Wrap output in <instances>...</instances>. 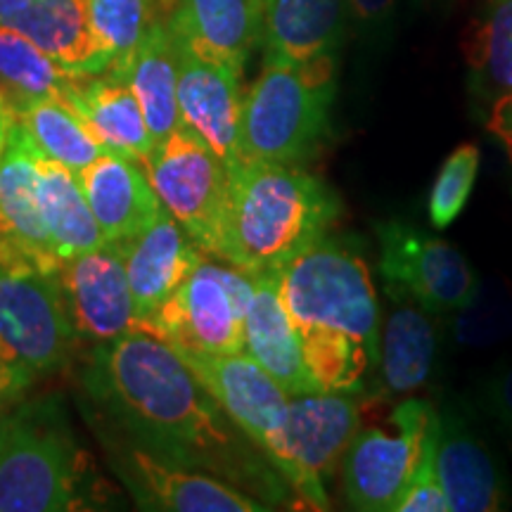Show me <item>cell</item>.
Returning <instances> with one entry per match:
<instances>
[{
	"label": "cell",
	"mask_w": 512,
	"mask_h": 512,
	"mask_svg": "<svg viewBox=\"0 0 512 512\" xmlns=\"http://www.w3.org/2000/svg\"><path fill=\"white\" fill-rule=\"evenodd\" d=\"M380 335V384L389 396H408L427 387L439 356L437 316L411 299H394Z\"/></svg>",
	"instance_id": "d4e9b609"
},
{
	"label": "cell",
	"mask_w": 512,
	"mask_h": 512,
	"mask_svg": "<svg viewBox=\"0 0 512 512\" xmlns=\"http://www.w3.org/2000/svg\"><path fill=\"white\" fill-rule=\"evenodd\" d=\"M93 27L112 55V74H121L150 24L159 17L152 0H88Z\"/></svg>",
	"instance_id": "1f68e13d"
},
{
	"label": "cell",
	"mask_w": 512,
	"mask_h": 512,
	"mask_svg": "<svg viewBox=\"0 0 512 512\" xmlns=\"http://www.w3.org/2000/svg\"><path fill=\"white\" fill-rule=\"evenodd\" d=\"M280 297L297 328L318 392H366L380 366V306L361 252L320 235L278 271Z\"/></svg>",
	"instance_id": "7a4b0ae2"
},
{
	"label": "cell",
	"mask_w": 512,
	"mask_h": 512,
	"mask_svg": "<svg viewBox=\"0 0 512 512\" xmlns=\"http://www.w3.org/2000/svg\"><path fill=\"white\" fill-rule=\"evenodd\" d=\"M162 207L204 254H216L228 200V164L200 136L178 126L143 162Z\"/></svg>",
	"instance_id": "ba28073f"
},
{
	"label": "cell",
	"mask_w": 512,
	"mask_h": 512,
	"mask_svg": "<svg viewBox=\"0 0 512 512\" xmlns=\"http://www.w3.org/2000/svg\"><path fill=\"white\" fill-rule=\"evenodd\" d=\"M22 392L24 387L19 384L17 377L0 363V411H3V406H8L10 401H15Z\"/></svg>",
	"instance_id": "74e56055"
},
{
	"label": "cell",
	"mask_w": 512,
	"mask_h": 512,
	"mask_svg": "<svg viewBox=\"0 0 512 512\" xmlns=\"http://www.w3.org/2000/svg\"><path fill=\"white\" fill-rule=\"evenodd\" d=\"M465 57L477 93L494 102L512 93V0H486L465 36Z\"/></svg>",
	"instance_id": "f546056e"
},
{
	"label": "cell",
	"mask_w": 512,
	"mask_h": 512,
	"mask_svg": "<svg viewBox=\"0 0 512 512\" xmlns=\"http://www.w3.org/2000/svg\"><path fill=\"white\" fill-rule=\"evenodd\" d=\"M451 318V332L460 347H494L512 335V292L501 280L479 278L477 292Z\"/></svg>",
	"instance_id": "4dcf8cb0"
},
{
	"label": "cell",
	"mask_w": 512,
	"mask_h": 512,
	"mask_svg": "<svg viewBox=\"0 0 512 512\" xmlns=\"http://www.w3.org/2000/svg\"><path fill=\"white\" fill-rule=\"evenodd\" d=\"M86 503V456L57 399L0 418V512H67Z\"/></svg>",
	"instance_id": "5b68a950"
},
{
	"label": "cell",
	"mask_w": 512,
	"mask_h": 512,
	"mask_svg": "<svg viewBox=\"0 0 512 512\" xmlns=\"http://www.w3.org/2000/svg\"><path fill=\"white\" fill-rule=\"evenodd\" d=\"M437 475L448 512H496L510 505L501 467L463 415L439 411Z\"/></svg>",
	"instance_id": "ac0fdd59"
},
{
	"label": "cell",
	"mask_w": 512,
	"mask_h": 512,
	"mask_svg": "<svg viewBox=\"0 0 512 512\" xmlns=\"http://www.w3.org/2000/svg\"><path fill=\"white\" fill-rule=\"evenodd\" d=\"M62 102L86 121L107 150L143 162L155 147L140 102L124 76L112 72L76 76Z\"/></svg>",
	"instance_id": "603a6c76"
},
{
	"label": "cell",
	"mask_w": 512,
	"mask_h": 512,
	"mask_svg": "<svg viewBox=\"0 0 512 512\" xmlns=\"http://www.w3.org/2000/svg\"><path fill=\"white\" fill-rule=\"evenodd\" d=\"M342 204L330 185L297 164L228 166L216 259L247 275L278 273L337 221Z\"/></svg>",
	"instance_id": "3957f363"
},
{
	"label": "cell",
	"mask_w": 512,
	"mask_h": 512,
	"mask_svg": "<svg viewBox=\"0 0 512 512\" xmlns=\"http://www.w3.org/2000/svg\"><path fill=\"white\" fill-rule=\"evenodd\" d=\"M74 337L57 273L0 249V363L27 389L62 366Z\"/></svg>",
	"instance_id": "8992f818"
},
{
	"label": "cell",
	"mask_w": 512,
	"mask_h": 512,
	"mask_svg": "<svg viewBox=\"0 0 512 512\" xmlns=\"http://www.w3.org/2000/svg\"><path fill=\"white\" fill-rule=\"evenodd\" d=\"M482 406L512 448V361L498 366L484 382Z\"/></svg>",
	"instance_id": "e575fe53"
},
{
	"label": "cell",
	"mask_w": 512,
	"mask_h": 512,
	"mask_svg": "<svg viewBox=\"0 0 512 512\" xmlns=\"http://www.w3.org/2000/svg\"><path fill=\"white\" fill-rule=\"evenodd\" d=\"M119 247L136 304L138 328L150 323V318L178 290L192 268L207 256L164 207L152 223L119 242Z\"/></svg>",
	"instance_id": "2e32d148"
},
{
	"label": "cell",
	"mask_w": 512,
	"mask_h": 512,
	"mask_svg": "<svg viewBox=\"0 0 512 512\" xmlns=\"http://www.w3.org/2000/svg\"><path fill=\"white\" fill-rule=\"evenodd\" d=\"M57 278L79 337L107 344L138 328L119 242L62 261Z\"/></svg>",
	"instance_id": "5bb4252c"
},
{
	"label": "cell",
	"mask_w": 512,
	"mask_h": 512,
	"mask_svg": "<svg viewBox=\"0 0 512 512\" xmlns=\"http://www.w3.org/2000/svg\"><path fill=\"white\" fill-rule=\"evenodd\" d=\"M491 131L503 140L505 150L512 157V93L503 95L494 102V112H491Z\"/></svg>",
	"instance_id": "8d00e7d4"
},
{
	"label": "cell",
	"mask_w": 512,
	"mask_h": 512,
	"mask_svg": "<svg viewBox=\"0 0 512 512\" xmlns=\"http://www.w3.org/2000/svg\"><path fill=\"white\" fill-rule=\"evenodd\" d=\"M361 394L306 392L290 396L283 479L313 510H328V482L358 430Z\"/></svg>",
	"instance_id": "7c38bea8"
},
{
	"label": "cell",
	"mask_w": 512,
	"mask_h": 512,
	"mask_svg": "<svg viewBox=\"0 0 512 512\" xmlns=\"http://www.w3.org/2000/svg\"><path fill=\"white\" fill-rule=\"evenodd\" d=\"M335 55L287 60L266 55L264 69L242 98L240 159L302 164L330 133Z\"/></svg>",
	"instance_id": "277c9868"
},
{
	"label": "cell",
	"mask_w": 512,
	"mask_h": 512,
	"mask_svg": "<svg viewBox=\"0 0 512 512\" xmlns=\"http://www.w3.org/2000/svg\"><path fill=\"white\" fill-rule=\"evenodd\" d=\"M166 22L195 53L242 74L261 43V0H171Z\"/></svg>",
	"instance_id": "44dd1931"
},
{
	"label": "cell",
	"mask_w": 512,
	"mask_h": 512,
	"mask_svg": "<svg viewBox=\"0 0 512 512\" xmlns=\"http://www.w3.org/2000/svg\"><path fill=\"white\" fill-rule=\"evenodd\" d=\"M176 50L181 126L200 136L228 166L238 164L245 98L240 91L242 74L195 53L181 38H176Z\"/></svg>",
	"instance_id": "9a60e30c"
},
{
	"label": "cell",
	"mask_w": 512,
	"mask_h": 512,
	"mask_svg": "<svg viewBox=\"0 0 512 512\" xmlns=\"http://www.w3.org/2000/svg\"><path fill=\"white\" fill-rule=\"evenodd\" d=\"M43 152L19 121L10 128L0 157V249L57 273L62 261L50 249L36 202V176Z\"/></svg>",
	"instance_id": "e0dca14e"
},
{
	"label": "cell",
	"mask_w": 512,
	"mask_h": 512,
	"mask_svg": "<svg viewBox=\"0 0 512 512\" xmlns=\"http://www.w3.org/2000/svg\"><path fill=\"white\" fill-rule=\"evenodd\" d=\"M17 121L27 128L43 155L67 166L74 174L95 162L102 152H107V147L93 136L86 121L67 102L57 98L27 102L22 110H17Z\"/></svg>",
	"instance_id": "f1b7e54d"
},
{
	"label": "cell",
	"mask_w": 512,
	"mask_h": 512,
	"mask_svg": "<svg viewBox=\"0 0 512 512\" xmlns=\"http://www.w3.org/2000/svg\"><path fill=\"white\" fill-rule=\"evenodd\" d=\"M394 3L396 0H347L351 15L368 29H382L392 17Z\"/></svg>",
	"instance_id": "d590c367"
},
{
	"label": "cell",
	"mask_w": 512,
	"mask_h": 512,
	"mask_svg": "<svg viewBox=\"0 0 512 512\" xmlns=\"http://www.w3.org/2000/svg\"><path fill=\"white\" fill-rule=\"evenodd\" d=\"M107 463L140 510L159 512H264L271 505L226 479L169 463L95 420Z\"/></svg>",
	"instance_id": "9c48e42d"
},
{
	"label": "cell",
	"mask_w": 512,
	"mask_h": 512,
	"mask_svg": "<svg viewBox=\"0 0 512 512\" xmlns=\"http://www.w3.org/2000/svg\"><path fill=\"white\" fill-rule=\"evenodd\" d=\"M76 178L107 242L128 240L162 211V202L138 159L107 150Z\"/></svg>",
	"instance_id": "ffe728a7"
},
{
	"label": "cell",
	"mask_w": 512,
	"mask_h": 512,
	"mask_svg": "<svg viewBox=\"0 0 512 512\" xmlns=\"http://www.w3.org/2000/svg\"><path fill=\"white\" fill-rule=\"evenodd\" d=\"M74 79L27 36L0 22V98L15 114L31 100H62Z\"/></svg>",
	"instance_id": "83f0119b"
},
{
	"label": "cell",
	"mask_w": 512,
	"mask_h": 512,
	"mask_svg": "<svg viewBox=\"0 0 512 512\" xmlns=\"http://www.w3.org/2000/svg\"><path fill=\"white\" fill-rule=\"evenodd\" d=\"M245 351L290 396L318 392L306 373L297 328L280 297L278 273L252 275L245 311Z\"/></svg>",
	"instance_id": "7402d4cb"
},
{
	"label": "cell",
	"mask_w": 512,
	"mask_h": 512,
	"mask_svg": "<svg viewBox=\"0 0 512 512\" xmlns=\"http://www.w3.org/2000/svg\"><path fill=\"white\" fill-rule=\"evenodd\" d=\"M155 145L181 126L178 117V50L166 17H157L124 67Z\"/></svg>",
	"instance_id": "484cf974"
},
{
	"label": "cell",
	"mask_w": 512,
	"mask_h": 512,
	"mask_svg": "<svg viewBox=\"0 0 512 512\" xmlns=\"http://www.w3.org/2000/svg\"><path fill=\"white\" fill-rule=\"evenodd\" d=\"M434 413L437 408L430 401L406 399L392 411L396 432L358 427L342 458V491L351 510H396L411 482Z\"/></svg>",
	"instance_id": "8fae6325"
},
{
	"label": "cell",
	"mask_w": 512,
	"mask_h": 512,
	"mask_svg": "<svg viewBox=\"0 0 512 512\" xmlns=\"http://www.w3.org/2000/svg\"><path fill=\"white\" fill-rule=\"evenodd\" d=\"M347 17V0H261V41L266 55L297 62L335 55Z\"/></svg>",
	"instance_id": "cb8c5ba5"
},
{
	"label": "cell",
	"mask_w": 512,
	"mask_h": 512,
	"mask_svg": "<svg viewBox=\"0 0 512 512\" xmlns=\"http://www.w3.org/2000/svg\"><path fill=\"white\" fill-rule=\"evenodd\" d=\"M27 3L29 0H0V22H3L5 17L15 15V12L22 10Z\"/></svg>",
	"instance_id": "ab89813d"
},
{
	"label": "cell",
	"mask_w": 512,
	"mask_h": 512,
	"mask_svg": "<svg viewBox=\"0 0 512 512\" xmlns=\"http://www.w3.org/2000/svg\"><path fill=\"white\" fill-rule=\"evenodd\" d=\"M3 22L27 36L64 72L93 76L112 69V55L93 27L88 0H29Z\"/></svg>",
	"instance_id": "d6986e66"
},
{
	"label": "cell",
	"mask_w": 512,
	"mask_h": 512,
	"mask_svg": "<svg viewBox=\"0 0 512 512\" xmlns=\"http://www.w3.org/2000/svg\"><path fill=\"white\" fill-rule=\"evenodd\" d=\"M100 422L155 456L247 486L264 503L292 491L261 448L228 418L183 356L143 328L102 344L86 373ZM273 508V505H271Z\"/></svg>",
	"instance_id": "6da1fadb"
},
{
	"label": "cell",
	"mask_w": 512,
	"mask_h": 512,
	"mask_svg": "<svg viewBox=\"0 0 512 512\" xmlns=\"http://www.w3.org/2000/svg\"><path fill=\"white\" fill-rule=\"evenodd\" d=\"M380 273L392 299H411L434 316H451L477 292L479 275L451 242L401 219L377 223Z\"/></svg>",
	"instance_id": "30bf717a"
},
{
	"label": "cell",
	"mask_w": 512,
	"mask_h": 512,
	"mask_svg": "<svg viewBox=\"0 0 512 512\" xmlns=\"http://www.w3.org/2000/svg\"><path fill=\"white\" fill-rule=\"evenodd\" d=\"M178 354L228 418L261 448V453L283 477L287 465L290 394L247 351L238 354L178 351Z\"/></svg>",
	"instance_id": "4fadbf2b"
},
{
	"label": "cell",
	"mask_w": 512,
	"mask_h": 512,
	"mask_svg": "<svg viewBox=\"0 0 512 512\" xmlns=\"http://www.w3.org/2000/svg\"><path fill=\"white\" fill-rule=\"evenodd\" d=\"M249 297L252 275L202 259L143 330L183 354H238Z\"/></svg>",
	"instance_id": "52a82bcc"
},
{
	"label": "cell",
	"mask_w": 512,
	"mask_h": 512,
	"mask_svg": "<svg viewBox=\"0 0 512 512\" xmlns=\"http://www.w3.org/2000/svg\"><path fill=\"white\" fill-rule=\"evenodd\" d=\"M437 427L439 411L434 413L430 427H427L411 482H408L394 512H448L437 475Z\"/></svg>",
	"instance_id": "836d02e7"
},
{
	"label": "cell",
	"mask_w": 512,
	"mask_h": 512,
	"mask_svg": "<svg viewBox=\"0 0 512 512\" xmlns=\"http://www.w3.org/2000/svg\"><path fill=\"white\" fill-rule=\"evenodd\" d=\"M36 202L53 254L60 261L107 245L74 171L46 155L38 162Z\"/></svg>",
	"instance_id": "4316f807"
},
{
	"label": "cell",
	"mask_w": 512,
	"mask_h": 512,
	"mask_svg": "<svg viewBox=\"0 0 512 512\" xmlns=\"http://www.w3.org/2000/svg\"><path fill=\"white\" fill-rule=\"evenodd\" d=\"M15 119H17L15 110H12L8 102L0 98V157H3L5 145H8L10 128H12V124H15Z\"/></svg>",
	"instance_id": "f35d334b"
},
{
	"label": "cell",
	"mask_w": 512,
	"mask_h": 512,
	"mask_svg": "<svg viewBox=\"0 0 512 512\" xmlns=\"http://www.w3.org/2000/svg\"><path fill=\"white\" fill-rule=\"evenodd\" d=\"M479 171V147L460 145L441 164L437 178H434L427 214L434 228H448L465 209L470 192L475 188Z\"/></svg>",
	"instance_id": "d6a6232c"
}]
</instances>
